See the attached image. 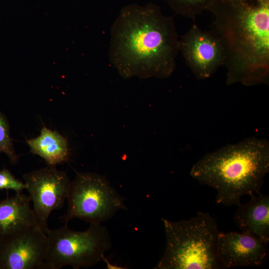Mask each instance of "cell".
I'll list each match as a JSON object with an SVG mask.
<instances>
[{
    "mask_svg": "<svg viewBox=\"0 0 269 269\" xmlns=\"http://www.w3.org/2000/svg\"><path fill=\"white\" fill-rule=\"evenodd\" d=\"M110 35V61L123 78L165 79L174 72L179 38L172 17L158 5L124 6Z\"/></svg>",
    "mask_w": 269,
    "mask_h": 269,
    "instance_id": "1",
    "label": "cell"
},
{
    "mask_svg": "<svg viewBox=\"0 0 269 269\" xmlns=\"http://www.w3.org/2000/svg\"><path fill=\"white\" fill-rule=\"evenodd\" d=\"M207 10L225 50L227 85L268 83L269 0H214Z\"/></svg>",
    "mask_w": 269,
    "mask_h": 269,
    "instance_id": "2",
    "label": "cell"
},
{
    "mask_svg": "<svg viewBox=\"0 0 269 269\" xmlns=\"http://www.w3.org/2000/svg\"><path fill=\"white\" fill-rule=\"evenodd\" d=\"M269 171V142L250 137L207 153L192 166L190 175L214 188L216 202L231 206L242 196L261 193Z\"/></svg>",
    "mask_w": 269,
    "mask_h": 269,
    "instance_id": "3",
    "label": "cell"
},
{
    "mask_svg": "<svg viewBox=\"0 0 269 269\" xmlns=\"http://www.w3.org/2000/svg\"><path fill=\"white\" fill-rule=\"evenodd\" d=\"M166 236L164 252L155 269H218L220 231L208 213L198 211L189 220L162 219Z\"/></svg>",
    "mask_w": 269,
    "mask_h": 269,
    "instance_id": "4",
    "label": "cell"
},
{
    "mask_svg": "<svg viewBox=\"0 0 269 269\" xmlns=\"http://www.w3.org/2000/svg\"><path fill=\"white\" fill-rule=\"evenodd\" d=\"M48 250L43 269L89 268L103 260L112 247L107 228L90 223L83 231H74L65 225L46 232Z\"/></svg>",
    "mask_w": 269,
    "mask_h": 269,
    "instance_id": "5",
    "label": "cell"
},
{
    "mask_svg": "<svg viewBox=\"0 0 269 269\" xmlns=\"http://www.w3.org/2000/svg\"><path fill=\"white\" fill-rule=\"evenodd\" d=\"M67 210L60 218L65 225L74 218L94 224L112 218L126 210L124 198L104 176L93 172H78L71 181Z\"/></svg>",
    "mask_w": 269,
    "mask_h": 269,
    "instance_id": "6",
    "label": "cell"
},
{
    "mask_svg": "<svg viewBox=\"0 0 269 269\" xmlns=\"http://www.w3.org/2000/svg\"><path fill=\"white\" fill-rule=\"evenodd\" d=\"M39 227L46 233L51 213L61 208L67 199L71 180L66 173L48 165L22 175Z\"/></svg>",
    "mask_w": 269,
    "mask_h": 269,
    "instance_id": "7",
    "label": "cell"
},
{
    "mask_svg": "<svg viewBox=\"0 0 269 269\" xmlns=\"http://www.w3.org/2000/svg\"><path fill=\"white\" fill-rule=\"evenodd\" d=\"M48 246L38 226L7 235L0 238V269H43Z\"/></svg>",
    "mask_w": 269,
    "mask_h": 269,
    "instance_id": "8",
    "label": "cell"
},
{
    "mask_svg": "<svg viewBox=\"0 0 269 269\" xmlns=\"http://www.w3.org/2000/svg\"><path fill=\"white\" fill-rule=\"evenodd\" d=\"M179 50L198 80L209 78L225 64V52L218 35L195 23L179 39Z\"/></svg>",
    "mask_w": 269,
    "mask_h": 269,
    "instance_id": "9",
    "label": "cell"
},
{
    "mask_svg": "<svg viewBox=\"0 0 269 269\" xmlns=\"http://www.w3.org/2000/svg\"><path fill=\"white\" fill-rule=\"evenodd\" d=\"M268 245L248 232H220L217 252L221 267L261 266L267 259Z\"/></svg>",
    "mask_w": 269,
    "mask_h": 269,
    "instance_id": "10",
    "label": "cell"
},
{
    "mask_svg": "<svg viewBox=\"0 0 269 269\" xmlns=\"http://www.w3.org/2000/svg\"><path fill=\"white\" fill-rule=\"evenodd\" d=\"M250 196L247 203L237 205L233 218L235 224L243 232H248L269 243V196L261 192Z\"/></svg>",
    "mask_w": 269,
    "mask_h": 269,
    "instance_id": "11",
    "label": "cell"
},
{
    "mask_svg": "<svg viewBox=\"0 0 269 269\" xmlns=\"http://www.w3.org/2000/svg\"><path fill=\"white\" fill-rule=\"evenodd\" d=\"M30 202L29 196L22 193L0 200V238L25 228L39 226Z\"/></svg>",
    "mask_w": 269,
    "mask_h": 269,
    "instance_id": "12",
    "label": "cell"
},
{
    "mask_svg": "<svg viewBox=\"0 0 269 269\" xmlns=\"http://www.w3.org/2000/svg\"><path fill=\"white\" fill-rule=\"evenodd\" d=\"M27 143L30 151L42 158L48 165L56 166L69 159L70 150L66 138L45 127L37 137L27 140Z\"/></svg>",
    "mask_w": 269,
    "mask_h": 269,
    "instance_id": "13",
    "label": "cell"
},
{
    "mask_svg": "<svg viewBox=\"0 0 269 269\" xmlns=\"http://www.w3.org/2000/svg\"><path fill=\"white\" fill-rule=\"evenodd\" d=\"M176 13L194 20L214 0H165Z\"/></svg>",
    "mask_w": 269,
    "mask_h": 269,
    "instance_id": "14",
    "label": "cell"
},
{
    "mask_svg": "<svg viewBox=\"0 0 269 269\" xmlns=\"http://www.w3.org/2000/svg\"><path fill=\"white\" fill-rule=\"evenodd\" d=\"M4 153L11 163L14 164L17 162L18 157L15 151L10 136L8 120L0 111V153Z\"/></svg>",
    "mask_w": 269,
    "mask_h": 269,
    "instance_id": "15",
    "label": "cell"
},
{
    "mask_svg": "<svg viewBox=\"0 0 269 269\" xmlns=\"http://www.w3.org/2000/svg\"><path fill=\"white\" fill-rule=\"evenodd\" d=\"M26 189L25 183L16 179L8 169L0 170V190L9 189L20 193Z\"/></svg>",
    "mask_w": 269,
    "mask_h": 269,
    "instance_id": "16",
    "label": "cell"
},
{
    "mask_svg": "<svg viewBox=\"0 0 269 269\" xmlns=\"http://www.w3.org/2000/svg\"><path fill=\"white\" fill-rule=\"evenodd\" d=\"M106 264V267L108 269H123L122 268H119L118 266L115 265H112L110 263V262L105 258L104 257L103 259V260Z\"/></svg>",
    "mask_w": 269,
    "mask_h": 269,
    "instance_id": "17",
    "label": "cell"
}]
</instances>
